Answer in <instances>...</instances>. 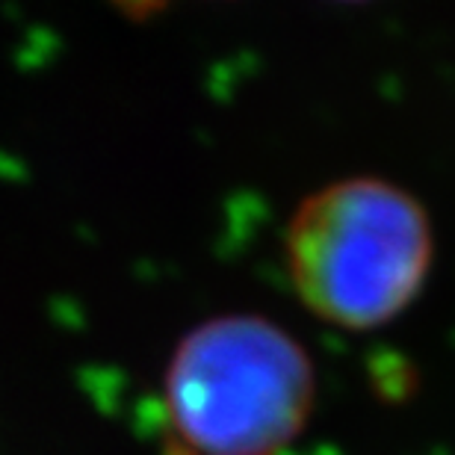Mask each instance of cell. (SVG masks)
Returning a JSON list of instances; mask_svg holds the SVG:
<instances>
[{"label":"cell","instance_id":"6da1fadb","mask_svg":"<svg viewBox=\"0 0 455 455\" xmlns=\"http://www.w3.org/2000/svg\"><path fill=\"white\" fill-rule=\"evenodd\" d=\"M435 228L423 202L376 175L331 180L305 196L284 225L293 293L316 320L376 331L423 293Z\"/></svg>","mask_w":455,"mask_h":455},{"label":"cell","instance_id":"7a4b0ae2","mask_svg":"<svg viewBox=\"0 0 455 455\" xmlns=\"http://www.w3.org/2000/svg\"><path fill=\"white\" fill-rule=\"evenodd\" d=\"M163 405L198 455H278L311 423L316 367L307 346L269 316L216 314L175 343Z\"/></svg>","mask_w":455,"mask_h":455}]
</instances>
